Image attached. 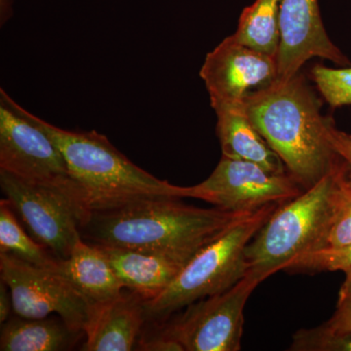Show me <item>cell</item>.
I'll return each mask as SVG.
<instances>
[{
    "instance_id": "6da1fadb",
    "label": "cell",
    "mask_w": 351,
    "mask_h": 351,
    "mask_svg": "<svg viewBox=\"0 0 351 351\" xmlns=\"http://www.w3.org/2000/svg\"><path fill=\"white\" fill-rule=\"evenodd\" d=\"M243 108L300 186L311 188L338 163L327 138L329 119L301 73L251 92Z\"/></svg>"
},
{
    "instance_id": "7a4b0ae2",
    "label": "cell",
    "mask_w": 351,
    "mask_h": 351,
    "mask_svg": "<svg viewBox=\"0 0 351 351\" xmlns=\"http://www.w3.org/2000/svg\"><path fill=\"white\" fill-rule=\"evenodd\" d=\"M180 200L152 198L92 212L82 228V237L101 246L196 254L251 213L198 208Z\"/></svg>"
},
{
    "instance_id": "3957f363",
    "label": "cell",
    "mask_w": 351,
    "mask_h": 351,
    "mask_svg": "<svg viewBox=\"0 0 351 351\" xmlns=\"http://www.w3.org/2000/svg\"><path fill=\"white\" fill-rule=\"evenodd\" d=\"M16 107L43 129L61 151L90 213L152 198L182 199V186L157 179L143 170L106 136L96 131L66 130L39 119L19 104L16 103Z\"/></svg>"
},
{
    "instance_id": "277c9868",
    "label": "cell",
    "mask_w": 351,
    "mask_h": 351,
    "mask_svg": "<svg viewBox=\"0 0 351 351\" xmlns=\"http://www.w3.org/2000/svg\"><path fill=\"white\" fill-rule=\"evenodd\" d=\"M348 186L345 164L338 163L304 193L279 205L245 251L247 272L263 281L293 258L313 251L334 216Z\"/></svg>"
},
{
    "instance_id": "5b68a950",
    "label": "cell",
    "mask_w": 351,
    "mask_h": 351,
    "mask_svg": "<svg viewBox=\"0 0 351 351\" xmlns=\"http://www.w3.org/2000/svg\"><path fill=\"white\" fill-rule=\"evenodd\" d=\"M279 205H265L247 214L200 249L164 292L144 302L147 318L162 319L239 282L247 274V245Z\"/></svg>"
},
{
    "instance_id": "8992f818",
    "label": "cell",
    "mask_w": 351,
    "mask_h": 351,
    "mask_svg": "<svg viewBox=\"0 0 351 351\" xmlns=\"http://www.w3.org/2000/svg\"><path fill=\"white\" fill-rule=\"evenodd\" d=\"M0 170L31 184L59 189L89 211L61 151L43 129L18 110L16 101L2 88Z\"/></svg>"
},
{
    "instance_id": "52a82bcc",
    "label": "cell",
    "mask_w": 351,
    "mask_h": 351,
    "mask_svg": "<svg viewBox=\"0 0 351 351\" xmlns=\"http://www.w3.org/2000/svg\"><path fill=\"white\" fill-rule=\"evenodd\" d=\"M0 277L10 290L16 315L39 319L55 313L71 331L84 334L95 306L56 272L0 253Z\"/></svg>"
},
{
    "instance_id": "ba28073f",
    "label": "cell",
    "mask_w": 351,
    "mask_h": 351,
    "mask_svg": "<svg viewBox=\"0 0 351 351\" xmlns=\"http://www.w3.org/2000/svg\"><path fill=\"white\" fill-rule=\"evenodd\" d=\"M0 186L34 239L58 258L71 255L90 216L80 202L59 189L23 181L0 170Z\"/></svg>"
},
{
    "instance_id": "9c48e42d",
    "label": "cell",
    "mask_w": 351,
    "mask_h": 351,
    "mask_svg": "<svg viewBox=\"0 0 351 351\" xmlns=\"http://www.w3.org/2000/svg\"><path fill=\"white\" fill-rule=\"evenodd\" d=\"M290 174H276L250 161L221 156L213 173L193 186H182V198H196L232 212H253L284 204L301 195Z\"/></svg>"
},
{
    "instance_id": "30bf717a",
    "label": "cell",
    "mask_w": 351,
    "mask_h": 351,
    "mask_svg": "<svg viewBox=\"0 0 351 351\" xmlns=\"http://www.w3.org/2000/svg\"><path fill=\"white\" fill-rule=\"evenodd\" d=\"M263 282L253 272L225 292L189 304L181 317L166 328L184 351H239L243 335L244 307Z\"/></svg>"
},
{
    "instance_id": "8fae6325",
    "label": "cell",
    "mask_w": 351,
    "mask_h": 351,
    "mask_svg": "<svg viewBox=\"0 0 351 351\" xmlns=\"http://www.w3.org/2000/svg\"><path fill=\"white\" fill-rule=\"evenodd\" d=\"M200 76L217 110L242 105L251 92L277 80L278 69L276 57L252 49L230 36L205 58Z\"/></svg>"
},
{
    "instance_id": "7c38bea8",
    "label": "cell",
    "mask_w": 351,
    "mask_h": 351,
    "mask_svg": "<svg viewBox=\"0 0 351 351\" xmlns=\"http://www.w3.org/2000/svg\"><path fill=\"white\" fill-rule=\"evenodd\" d=\"M279 31L277 80H286L298 75L313 58H321L339 66L351 64L328 36L318 0H281Z\"/></svg>"
},
{
    "instance_id": "4fadbf2b",
    "label": "cell",
    "mask_w": 351,
    "mask_h": 351,
    "mask_svg": "<svg viewBox=\"0 0 351 351\" xmlns=\"http://www.w3.org/2000/svg\"><path fill=\"white\" fill-rule=\"evenodd\" d=\"M96 246L108 258L124 289L140 295L145 302L156 299L164 292L195 255Z\"/></svg>"
},
{
    "instance_id": "5bb4252c",
    "label": "cell",
    "mask_w": 351,
    "mask_h": 351,
    "mask_svg": "<svg viewBox=\"0 0 351 351\" xmlns=\"http://www.w3.org/2000/svg\"><path fill=\"white\" fill-rule=\"evenodd\" d=\"M144 300L135 293L95 306L85 330V351H130L145 324Z\"/></svg>"
},
{
    "instance_id": "9a60e30c",
    "label": "cell",
    "mask_w": 351,
    "mask_h": 351,
    "mask_svg": "<svg viewBox=\"0 0 351 351\" xmlns=\"http://www.w3.org/2000/svg\"><path fill=\"white\" fill-rule=\"evenodd\" d=\"M47 269L66 279L94 306L112 301L124 292L105 254L82 239L68 258H57Z\"/></svg>"
},
{
    "instance_id": "2e32d148",
    "label": "cell",
    "mask_w": 351,
    "mask_h": 351,
    "mask_svg": "<svg viewBox=\"0 0 351 351\" xmlns=\"http://www.w3.org/2000/svg\"><path fill=\"white\" fill-rule=\"evenodd\" d=\"M215 112L223 156L250 161L269 172L285 174L283 161L252 124L244 112L243 104L219 108Z\"/></svg>"
},
{
    "instance_id": "e0dca14e",
    "label": "cell",
    "mask_w": 351,
    "mask_h": 351,
    "mask_svg": "<svg viewBox=\"0 0 351 351\" xmlns=\"http://www.w3.org/2000/svg\"><path fill=\"white\" fill-rule=\"evenodd\" d=\"M80 332L71 331L62 318H9L0 335L1 351H59L71 348Z\"/></svg>"
},
{
    "instance_id": "ac0fdd59",
    "label": "cell",
    "mask_w": 351,
    "mask_h": 351,
    "mask_svg": "<svg viewBox=\"0 0 351 351\" xmlns=\"http://www.w3.org/2000/svg\"><path fill=\"white\" fill-rule=\"evenodd\" d=\"M281 0H256L240 16L233 38L252 49L276 57L280 43Z\"/></svg>"
},
{
    "instance_id": "d6986e66",
    "label": "cell",
    "mask_w": 351,
    "mask_h": 351,
    "mask_svg": "<svg viewBox=\"0 0 351 351\" xmlns=\"http://www.w3.org/2000/svg\"><path fill=\"white\" fill-rule=\"evenodd\" d=\"M13 210L7 198L0 201V253L11 254L25 262L48 269L57 258L27 234Z\"/></svg>"
},
{
    "instance_id": "ffe728a7",
    "label": "cell",
    "mask_w": 351,
    "mask_h": 351,
    "mask_svg": "<svg viewBox=\"0 0 351 351\" xmlns=\"http://www.w3.org/2000/svg\"><path fill=\"white\" fill-rule=\"evenodd\" d=\"M311 75L318 91L332 108L351 105V66L331 69L317 64L311 69Z\"/></svg>"
},
{
    "instance_id": "44dd1931",
    "label": "cell",
    "mask_w": 351,
    "mask_h": 351,
    "mask_svg": "<svg viewBox=\"0 0 351 351\" xmlns=\"http://www.w3.org/2000/svg\"><path fill=\"white\" fill-rule=\"evenodd\" d=\"M351 269V244L341 248L306 252L293 258L286 265V271H343Z\"/></svg>"
},
{
    "instance_id": "7402d4cb",
    "label": "cell",
    "mask_w": 351,
    "mask_h": 351,
    "mask_svg": "<svg viewBox=\"0 0 351 351\" xmlns=\"http://www.w3.org/2000/svg\"><path fill=\"white\" fill-rule=\"evenodd\" d=\"M290 348L295 351H351V332L330 331L322 325L300 330Z\"/></svg>"
},
{
    "instance_id": "603a6c76",
    "label": "cell",
    "mask_w": 351,
    "mask_h": 351,
    "mask_svg": "<svg viewBox=\"0 0 351 351\" xmlns=\"http://www.w3.org/2000/svg\"><path fill=\"white\" fill-rule=\"evenodd\" d=\"M350 244L351 181L348 177V186H346L345 195L341 198L331 221L313 251L341 248Z\"/></svg>"
},
{
    "instance_id": "cb8c5ba5",
    "label": "cell",
    "mask_w": 351,
    "mask_h": 351,
    "mask_svg": "<svg viewBox=\"0 0 351 351\" xmlns=\"http://www.w3.org/2000/svg\"><path fill=\"white\" fill-rule=\"evenodd\" d=\"M326 135L332 151L345 164L346 174L351 181V135L339 130L332 119H328Z\"/></svg>"
},
{
    "instance_id": "d4e9b609",
    "label": "cell",
    "mask_w": 351,
    "mask_h": 351,
    "mask_svg": "<svg viewBox=\"0 0 351 351\" xmlns=\"http://www.w3.org/2000/svg\"><path fill=\"white\" fill-rule=\"evenodd\" d=\"M138 350L145 351H184L181 343L164 332L156 336L142 339L138 345Z\"/></svg>"
},
{
    "instance_id": "484cf974",
    "label": "cell",
    "mask_w": 351,
    "mask_h": 351,
    "mask_svg": "<svg viewBox=\"0 0 351 351\" xmlns=\"http://www.w3.org/2000/svg\"><path fill=\"white\" fill-rule=\"evenodd\" d=\"M322 326L330 331L351 332V301L337 304L336 313Z\"/></svg>"
},
{
    "instance_id": "4316f807",
    "label": "cell",
    "mask_w": 351,
    "mask_h": 351,
    "mask_svg": "<svg viewBox=\"0 0 351 351\" xmlns=\"http://www.w3.org/2000/svg\"><path fill=\"white\" fill-rule=\"evenodd\" d=\"M12 311V295L8 286L1 280L0 282V322L2 324L10 318Z\"/></svg>"
},
{
    "instance_id": "83f0119b",
    "label": "cell",
    "mask_w": 351,
    "mask_h": 351,
    "mask_svg": "<svg viewBox=\"0 0 351 351\" xmlns=\"http://www.w3.org/2000/svg\"><path fill=\"white\" fill-rule=\"evenodd\" d=\"M345 274V281L339 289L338 304L351 301V269Z\"/></svg>"
},
{
    "instance_id": "f1b7e54d",
    "label": "cell",
    "mask_w": 351,
    "mask_h": 351,
    "mask_svg": "<svg viewBox=\"0 0 351 351\" xmlns=\"http://www.w3.org/2000/svg\"><path fill=\"white\" fill-rule=\"evenodd\" d=\"M13 16V0H0V25H5Z\"/></svg>"
}]
</instances>
